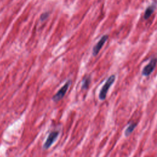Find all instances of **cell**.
Returning <instances> with one entry per match:
<instances>
[{
	"label": "cell",
	"mask_w": 157,
	"mask_h": 157,
	"mask_svg": "<svg viewBox=\"0 0 157 157\" xmlns=\"http://www.w3.org/2000/svg\"><path fill=\"white\" fill-rule=\"evenodd\" d=\"M48 15V13H47L42 14V15H41V17H40L41 20H45V19L47 18Z\"/></svg>",
	"instance_id": "cell-9"
},
{
	"label": "cell",
	"mask_w": 157,
	"mask_h": 157,
	"mask_svg": "<svg viewBox=\"0 0 157 157\" xmlns=\"http://www.w3.org/2000/svg\"><path fill=\"white\" fill-rule=\"evenodd\" d=\"M155 8V5H151L147 9V10L145 12V14H144V18L145 19H147L150 17V15L153 12Z\"/></svg>",
	"instance_id": "cell-6"
},
{
	"label": "cell",
	"mask_w": 157,
	"mask_h": 157,
	"mask_svg": "<svg viewBox=\"0 0 157 157\" xmlns=\"http://www.w3.org/2000/svg\"><path fill=\"white\" fill-rule=\"evenodd\" d=\"M107 39H108V36L104 35L101 38V39L99 40V42L95 45V46L93 48V55L94 56H96L98 55V53H99V52L100 51L101 48L102 47L104 43L107 41Z\"/></svg>",
	"instance_id": "cell-5"
},
{
	"label": "cell",
	"mask_w": 157,
	"mask_h": 157,
	"mask_svg": "<svg viewBox=\"0 0 157 157\" xmlns=\"http://www.w3.org/2000/svg\"><path fill=\"white\" fill-rule=\"evenodd\" d=\"M136 125H137V124H136V123H131V124L128 126V128H126V131H125V132H124L125 136H129V135L134 131V128H136Z\"/></svg>",
	"instance_id": "cell-7"
},
{
	"label": "cell",
	"mask_w": 157,
	"mask_h": 157,
	"mask_svg": "<svg viewBox=\"0 0 157 157\" xmlns=\"http://www.w3.org/2000/svg\"><path fill=\"white\" fill-rule=\"evenodd\" d=\"M115 80V75H112L108 78V79L107 80V81L105 82V84L103 85V86L102 87V88L99 92V99L104 100L105 99L107 91H108L109 88L111 86V85L114 82Z\"/></svg>",
	"instance_id": "cell-1"
},
{
	"label": "cell",
	"mask_w": 157,
	"mask_h": 157,
	"mask_svg": "<svg viewBox=\"0 0 157 157\" xmlns=\"http://www.w3.org/2000/svg\"><path fill=\"white\" fill-rule=\"evenodd\" d=\"M71 85V80H68L65 83V84L58 90V91L53 96L52 99L54 102H58L65 95L66 91H67L69 86Z\"/></svg>",
	"instance_id": "cell-2"
},
{
	"label": "cell",
	"mask_w": 157,
	"mask_h": 157,
	"mask_svg": "<svg viewBox=\"0 0 157 157\" xmlns=\"http://www.w3.org/2000/svg\"><path fill=\"white\" fill-rule=\"evenodd\" d=\"M157 63V59L154 58L150 60V61L148 63V64L145 66L142 70V74L144 76H148L150 75V74L153 71L154 69L155 68L156 66Z\"/></svg>",
	"instance_id": "cell-3"
},
{
	"label": "cell",
	"mask_w": 157,
	"mask_h": 157,
	"mask_svg": "<svg viewBox=\"0 0 157 157\" xmlns=\"http://www.w3.org/2000/svg\"><path fill=\"white\" fill-rule=\"evenodd\" d=\"M58 135H59V132L57 131H55L50 132L43 145L44 149H45V150L48 149L53 144V142L56 140Z\"/></svg>",
	"instance_id": "cell-4"
},
{
	"label": "cell",
	"mask_w": 157,
	"mask_h": 157,
	"mask_svg": "<svg viewBox=\"0 0 157 157\" xmlns=\"http://www.w3.org/2000/svg\"><path fill=\"white\" fill-rule=\"evenodd\" d=\"M90 82V78L89 77L85 78L83 80V83H82V89H86L88 88V86H89Z\"/></svg>",
	"instance_id": "cell-8"
}]
</instances>
